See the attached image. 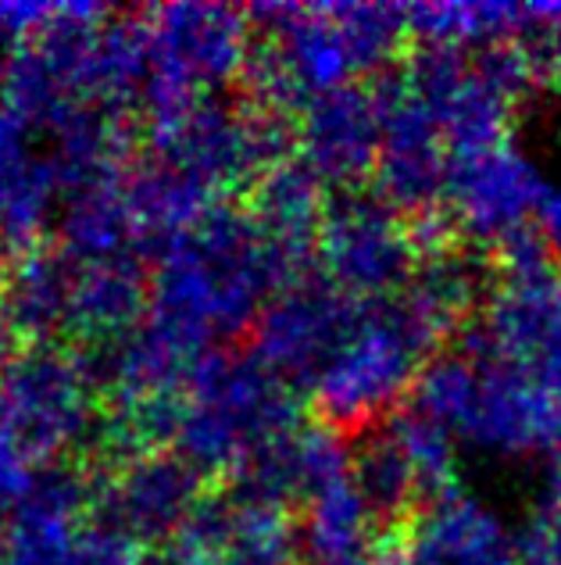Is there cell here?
<instances>
[{"label": "cell", "mask_w": 561, "mask_h": 565, "mask_svg": "<svg viewBox=\"0 0 561 565\" xmlns=\"http://www.w3.org/2000/svg\"><path fill=\"white\" fill-rule=\"evenodd\" d=\"M40 466H33L29 458L11 448V444L0 437V515H14V509L33 494Z\"/></svg>", "instance_id": "cell-26"}, {"label": "cell", "mask_w": 561, "mask_h": 565, "mask_svg": "<svg viewBox=\"0 0 561 565\" xmlns=\"http://www.w3.org/2000/svg\"><path fill=\"white\" fill-rule=\"evenodd\" d=\"M382 108V147L376 166V193L401 218L419 222L447 207L451 151L425 104L390 68L373 79Z\"/></svg>", "instance_id": "cell-11"}, {"label": "cell", "mask_w": 561, "mask_h": 565, "mask_svg": "<svg viewBox=\"0 0 561 565\" xmlns=\"http://www.w3.org/2000/svg\"><path fill=\"white\" fill-rule=\"evenodd\" d=\"M390 565H519V537H511L479 498L462 487L430 501L397 530Z\"/></svg>", "instance_id": "cell-16"}, {"label": "cell", "mask_w": 561, "mask_h": 565, "mask_svg": "<svg viewBox=\"0 0 561 565\" xmlns=\"http://www.w3.org/2000/svg\"><path fill=\"white\" fill-rule=\"evenodd\" d=\"M293 279L301 276L265 241L255 215L223 201L154 250L151 316L215 348L255 330L265 305Z\"/></svg>", "instance_id": "cell-1"}, {"label": "cell", "mask_w": 561, "mask_h": 565, "mask_svg": "<svg viewBox=\"0 0 561 565\" xmlns=\"http://www.w3.org/2000/svg\"><path fill=\"white\" fill-rule=\"evenodd\" d=\"M326 183L304 166L301 158H283L250 186L247 212L255 215L265 241L276 247L298 276L315 273L312 255L319 247V230L326 218Z\"/></svg>", "instance_id": "cell-20"}, {"label": "cell", "mask_w": 561, "mask_h": 565, "mask_svg": "<svg viewBox=\"0 0 561 565\" xmlns=\"http://www.w3.org/2000/svg\"><path fill=\"white\" fill-rule=\"evenodd\" d=\"M105 394L90 354L29 344L0 354V437L33 466H62L100 448Z\"/></svg>", "instance_id": "cell-5"}, {"label": "cell", "mask_w": 561, "mask_h": 565, "mask_svg": "<svg viewBox=\"0 0 561 565\" xmlns=\"http://www.w3.org/2000/svg\"><path fill=\"white\" fill-rule=\"evenodd\" d=\"M147 79L140 108L147 126L169 122L201 100H215L244 83L258 29L250 14L226 4H165L147 8Z\"/></svg>", "instance_id": "cell-6"}, {"label": "cell", "mask_w": 561, "mask_h": 565, "mask_svg": "<svg viewBox=\"0 0 561 565\" xmlns=\"http://www.w3.org/2000/svg\"><path fill=\"white\" fill-rule=\"evenodd\" d=\"M298 158L326 186L362 190L376 175L382 147V108L373 83H350L308 100L293 115Z\"/></svg>", "instance_id": "cell-15"}, {"label": "cell", "mask_w": 561, "mask_h": 565, "mask_svg": "<svg viewBox=\"0 0 561 565\" xmlns=\"http://www.w3.org/2000/svg\"><path fill=\"white\" fill-rule=\"evenodd\" d=\"M422 262L411 222L368 190H344L326 207L315 247V269L358 301L397 297Z\"/></svg>", "instance_id": "cell-8"}, {"label": "cell", "mask_w": 561, "mask_h": 565, "mask_svg": "<svg viewBox=\"0 0 561 565\" xmlns=\"http://www.w3.org/2000/svg\"><path fill=\"white\" fill-rule=\"evenodd\" d=\"M147 154L169 161L212 198L223 201L233 190H250L265 172L287 158L293 126L283 115L258 104L201 100L169 122L147 126Z\"/></svg>", "instance_id": "cell-7"}, {"label": "cell", "mask_w": 561, "mask_h": 565, "mask_svg": "<svg viewBox=\"0 0 561 565\" xmlns=\"http://www.w3.org/2000/svg\"><path fill=\"white\" fill-rule=\"evenodd\" d=\"M76 258L43 244L19 255L0 273V354L29 344H57L65 337Z\"/></svg>", "instance_id": "cell-19"}, {"label": "cell", "mask_w": 561, "mask_h": 565, "mask_svg": "<svg viewBox=\"0 0 561 565\" xmlns=\"http://www.w3.org/2000/svg\"><path fill=\"white\" fill-rule=\"evenodd\" d=\"M548 190L551 183H543L533 161L508 140L490 151L451 158L444 212L462 241L494 250L508 236L537 226Z\"/></svg>", "instance_id": "cell-13"}, {"label": "cell", "mask_w": 561, "mask_h": 565, "mask_svg": "<svg viewBox=\"0 0 561 565\" xmlns=\"http://www.w3.org/2000/svg\"><path fill=\"white\" fill-rule=\"evenodd\" d=\"M350 476L379 526L404 530L408 519L425 504L416 466L387 423L362 434L358 448L350 451Z\"/></svg>", "instance_id": "cell-22"}, {"label": "cell", "mask_w": 561, "mask_h": 565, "mask_svg": "<svg viewBox=\"0 0 561 565\" xmlns=\"http://www.w3.org/2000/svg\"><path fill=\"white\" fill-rule=\"evenodd\" d=\"M62 180L36 132L0 108V247L14 258L43 247L57 215Z\"/></svg>", "instance_id": "cell-17"}, {"label": "cell", "mask_w": 561, "mask_h": 565, "mask_svg": "<svg viewBox=\"0 0 561 565\" xmlns=\"http://www.w3.org/2000/svg\"><path fill=\"white\" fill-rule=\"evenodd\" d=\"M519 565H561V494L551 490L519 537Z\"/></svg>", "instance_id": "cell-23"}, {"label": "cell", "mask_w": 561, "mask_h": 565, "mask_svg": "<svg viewBox=\"0 0 561 565\" xmlns=\"http://www.w3.org/2000/svg\"><path fill=\"white\" fill-rule=\"evenodd\" d=\"M416 412L454 440L505 458L561 451V394L494 354L454 344L422 369Z\"/></svg>", "instance_id": "cell-2"}, {"label": "cell", "mask_w": 561, "mask_h": 565, "mask_svg": "<svg viewBox=\"0 0 561 565\" xmlns=\"http://www.w3.org/2000/svg\"><path fill=\"white\" fill-rule=\"evenodd\" d=\"M444 340L404 294L362 301L333 359L308 386L322 423L339 434H365L397 412V401L416 394V383Z\"/></svg>", "instance_id": "cell-3"}, {"label": "cell", "mask_w": 561, "mask_h": 565, "mask_svg": "<svg viewBox=\"0 0 561 565\" xmlns=\"http://www.w3.org/2000/svg\"><path fill=\"white\" fill-rule=\"evenodd\" d=\"M551 490L561 494V451L554 455V466H551Z\"/></svg>", "instance_id": "cell-28"}, {"label": "cell", "mask_w": 561, "mask_h": 565, "mask_svg": "<svg viewBox=\"0 0 561 565\" xmlns=\"http://www.w3.org/2000/svg\"><path fill=\"white\" fill-rule=\"evenodd\" d=\"M339 565H390L387 555H376V552H368L362 558H350V562H339Z\"/></svg>", "instance_id": "cell-27"}, {"label": "cell", "mask_w": 561, "mask_h": 565, "mask_svg": "<svg viewBox=\"0 0 561 565\" xmlns=\"http://www.w3.org/2000/svg\"><path fill=\"white\" fill-rule=\"evenodd\" d=\"M457 344L494 354L561 394V265L497 269L490 297Z\"/></svg>", "instance_id": "cell-9"}, {"label": "cell", "mask_w": 561, "mask_h": 565, "mask_svg": "<svg viewBox=\"0 0 561 565\" xmlns=\"http://www.w3.org/2000/svg\"><path fill=\"white\" fill-rule=\"evenodd\" d=\"M379 523L365 504L354 476H339L304 504L301 558L308 565H339L373 552Z\"/></svg>", "instance_id": "cell-21"}, {"label": "cell", "mask_w": 561, "mask_h": 565, "mask_svg": "<svg viewBox=\"0 0 561 565\" xmlns=\"http://www.w3.org/2000/svg\"><path fill=\"white\" fill-rule=\"evenodd\" d=\"M298 391L244 351H215L180 401L172 451L201 476L233 480L265 444L301 426Z\"/></svg>", "instance_id": "cell-4"}, {"label": "cell", "mask_w": 561, "mask_h": 565, "mask_svg": "<svg viewBox=\"0 0 561 565\" xmlns=\"http://www.w3.org/2000/svg\"><path fill=\"white\" fill-rule=\"evenodd\" d=\"M301 526L276 504L226 490L204 498L154 565H298Z\"/></svg>", "instance_id": "cell-14"}, {"label": "cell", "mask_w": 561, "mask_h": 565, "mask_svg": "<svg viewBox=\"0 0 561 565\" xmlns=\"http://www.w3.org/2000/svg\"><path fill=\"white\" fill-rule=\"evenodd\" d=\"M204 498V476L180 451H147L94 472V523L137 547H169Z\"/></svg>", "instance_id": "cell-10"}, {"label": "cell", "mask_w": 561, "mask_h": 565, "mask_svg": "<svg viewBox=\"0 0 561 565\" xmlns=\"http://www.w3.org/2000/svg\"><path fill=\"white\" fill-rule=\"evenodd\" d=\"M151 311V269L143 255L76 262L65 337L90 351L129 337Z\"/></svg>", "instance_id": "cell-18"}, {"label": "cell", "mask_w": 561, "mask_h": 565, "mask_svg": "<svg viewBox=\"0 0 561 565\" xmlns=\"http://www.w3.org/2000/svg\"><path fill=\"white\" fill-rule=\"evenodd\" d=\"M358 305V297L336 290L319 269L308 273L265 305L250 330V354L293 391H308L350 330Z\"/></svg>", "instance_id": "cell-12"}, {"label": "cell", "mask_w": 561, "mask_h": 565, "mask_svg": "<svg viewBox=\"0 0 561 565\" xmlns=\"http://www.w3.org/2000/svg\"><path fill=\"white\" fill-rule=\"evenodd\" d=\"M62 4H36V0H0V47H22L40 29H47Z\"/></svg>", "instance_id": "cell-24"}, {"label": "cell", "mask_w": 561, "mask_h": 565, "mask_svg": "<svg viewBox=\"0 0 561 565\" xmlns=\"http://www.w3.org/2000/svg\"><path fill=\"white\" fill-rule=\"evenodd\" d=\"M76 565H147V562H143V547H137L108 526L90 523L79 541Z\"/></svg>", "instance_id": "cell-25"}]
</instances>
